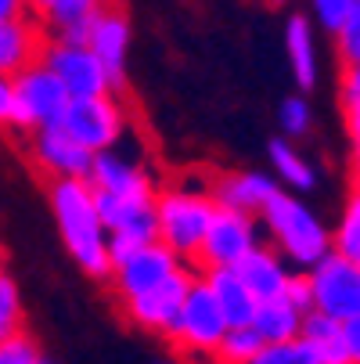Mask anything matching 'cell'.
<instances>
[{"instance_id":"6da1fadb","label":"cell","mask_w":360,"mask_h":364,"mask_svg":"<svg viewBox=\"0 0 360 364\" xmlns=\"http://www.w3.org/2000/svg\"><path fill=\"white\" fill-rule=\"evenodd\" d=\"M50 213H55L58 235L76 259V267L94 278L109 282L112 278V252H109V228L97 213V198L87 177H62L50 181L47 188Z\"/></svg>"},{"instance_id":"7a4b0ae2","label":"cell","mask_w":360,"mask_h":364,"mask_svg":"<svg viewBox=\"0 0 360 364\" xmlns=\"http://www.w3.org/2000/svg\"><path fill=\"white\" fill-rule=\"evenodd\" d=\"M260 220L267 228V235L274 238V249L292 259L295 267L310 271L317 259L332 249V235L328 228L306 210L299 198H292L288 191H278L263 210H260Z\"/></svg>"},{"instance_id":"3957f363","label":"cell","mask_w":360,"mask_h":364,"mask_svg":"<svg viewBox=\"0 0 360 364\" xmlns=\"http://www.w3.org/2000/svg\"><path fill=\"white\" fill-rule=\"evenodd\" d=\"M156 213H159V242L170 245L184 264L195 267L202 238L217 213L213 195L198 188H184V184H170L156 191Z\"/></svg>"},{"instance_id":"277c9868","label":"cell","mask_w":360,"mask_h":364,"mask_svg":"<svg viewBox=\"0 0 360 364\" xmlns=\"http://www.w3.org/2000/svg\"><path fill=\"white\" fill-rule=\"evenodd\" d=\"M227 318H224V310L213 296V289L205 285L202 274H195L180 310H177V318L173 325L166 328V343L177 350V353H195V350H217L220 336L227 332Z\"/></svg>"},{"instance_id":"5b68a950","label":"cell","mask_w":360,"mask_h":364,"mask_svg":"<svg viewBox=\"0 0 360 364\" xmlns=\"http://www.w3.org/2000/svg\"><path fill=\"white\" fill-rule=\"evenodd\" d=\"M15 90H18V116H15V130L18 134H33L40 127L62 123L69 101H72L65 83L43 62H33L29 69H22L15 76Z\"/></svg>"},{"instance_id":"8992f818","label":"cell","mask_w":360,"mask_h":364,"mask_svg":"<svg viewBox=\"0 0 360 364\" xmlns=\"http://www.w3.org/2000/svg\"><path fill=\"white\" fill-rule=\"evenodd\" d=\"M62 127L90 151L116 148L126 134V109L119 101V90L94 94V97H72L62 116Z\"/></svg>"},{"instance_id":"52a82bcc","label":"cell","mask_w":360,"mask_h":364,"mask_svg":"<svg viewBox=\"0 0 360 364\" xmlns=\"http://www.w3.org/2000/svg\"><path fill=\"white\" fill-rule=\"evenodd\" d=\"M256 245H260V224H256V213L217 205V213L209 220V231H205V238H202L195 271H205V267H238Z\"/></svg>"},{"instance_id":"ba28073f","label":"cell","mask_w":360,"mask_h":364,"mask_svg":"<svg viewBox=\"0 0 360 364\" xmlns=\"http://www.w3.org/2000/svg\"><path fill=\"white\" fill-rule=\"evenodd\" d=\"M40 62L65 83V90L72 97H94V94L119 90L112 73L105 69V62H101L87 43H65V40L47 36Z\"/></svg>"},{"instance_id":"9c48e42d","label":"cell","mask_w":360,"mask_h":364,"mask_svg":"<svg viewBox=\"0 0 360 364\" xmlns=\"http://www.w3.org/2000/svg\"><path fill=\"white\" fill-rule=\"evenodd\" d=\"M306 274H310V285H314L317 310H324V314L339 321L360 314V264H353L339 249H328Z\"/></svg>"},{"instance_id":"30bf717a","label":"cell","mask_w":360,"mask_h":364,"mask_svg":"<svg viewBox=\"0 0 360 364\" xmlns=\"http://www.w3.org/2000/svg\"><path fill=\"white\" fill-rule=\"evenodd\" d=\"M195 274H198V271H195L191 264H184V267L173 271L166 282H159V285H151V289H144V292L123 299V303H119L123 318H126L133 328H141V332L166 336V328L173 325V318H177V310H180V303H184V296H187Z\"/></svg>"},{"instance_id":"8fae6325","label":"cell","mask_w":360,"mask_h":364,"mask_svg":"<svg viewBox=\"0 0 360 364\" xmlns=\"http://www.w3.org/2000/svg\"><path fill=\"white\" fill-rule=\"evenodd\" d=\"M180 267H184V259H180L170 245H163V242H144V245H137L133 252H126L123 259H116V264H112L109 285H112L116 303H123V299H130V296H137V292H144V289H151V285L166 282V278H170L173 271H180Z\"/></svg>"},{"instance_id":"7c38bea8","label":"cell","mask_w":360,"mask_h":364,"mask_svg":"<svg viewBox=\"0 0 360 364\" xmlns=\"http://www.w3.org/2000/svg\"><path fill=\"white\" fill-rule=\"evenodd\" d=\"M29 159L43 177L62 181V177H87L94 151L83 148L62 123H55V127H40L29 134Z\"/></svg>"},{"instance_id":"4fadbf2b","label":"cell","mask_w":360,"mask_h":364,"mask_svg":"<svg viewBox=\"0 0 360 364\" xmlns=\"http://www.w3.org/2000/svg\"><path fill=\"white\" fill-rule=\"evenodd\" d=\"M130 15L119 0L105 4L101 11L90 15V33H87V47L105 62V69L112 73L116 87L123 90L126 83V50H130Z\"/></svg>"},{"instance_id":"5bb4252c","label":"cell","mask_w":360,"mask_h":364,"mask_svg":"<svg viewBox=\"0 0 360 364\" xmlns=\"http://www.w3.org/2000/svg\"><path fill=\"white\" fill-rule=\"evenodd\" d=\"M90 188L94 191H112V195H126V198H137V195H156V181L151 173L137 163V159H126L116 148H105V151H94V163H90V173H87Z\"/></svg>"},{"instance_id":"9a60e30c","label":"cell","mask_w":360,"mask_h":364,"mask_svg":"<svg viewBox=\"0 0 360 364\" xmlns=\"http://www.w3.org/2000/svg\"><path fill=\"white\" fill-rule=\"evenodd\" d=\"M47 43V29L36 15H18L0 22V73L18 76L33 62H40Z\"/></svg>"},{"instance_id":"2e32d148","label":"cell","mask_w":360,"mask_h":364,"mask_svg":"<svg viewBox=\"0 0 360 364\" xmlns=\"http://www.w3.org/2000/svg\"><path fill=\"white\" fill-rule=\"evenodd\" d=\"M281 188L267 177V173H256V170H231V173H217L209 181V195L217 205H227V210H245L256 213L278 195Z\"/></svg>"},{"instance_id":"e0dca14e","label":"cell","mask_w":360,"mask_h":364,"mask_svg":"<svg viewBox=\"0 0 360 364\" xmlns=\"http://www.w3.org/2000/svg\"><path fill=\"white\" fill-rule=\"evenodd\" d=\"M198 274L205 278V285L213 289L227 325H252V314H256V303L260 299L252 296V289L245 285L238 267H205Z\"/></svg>"},{"instance_id":"ac0fdd59","label":"cell","mask_w":360,"mask_h":364,"mask_svg":"<svg viewBox=\"0 0 360 364\" xmlns=\"http://www.w3.org/2000/svg\"><path fill=\"white\" fill-rule=\"evenodd\" d=\"M238 271H241V278H245V285L252 289V296L256 299H274V296H281L285 292V282H288V264H285V256L274 249V245H256L241 264H238Z\"/></svg>"},{"instance_id":"d6986e66","label":"cell","mask_w":360,"mask_h":364,"mask_svg":"<svg viewBox=\"0 0 360 364\" xmlns=\"http://www.w3.org/2000/svg\"><path fill=\"white\" fill-rule=\"evenodd\" d=\"M285 50L295 73V83L310 90L317 83V47H314V22L306 15H292L285 26Z\"/></svg>"},{"instance_id":"ffe728a7","label":"cell","mask_w":360,"mask_h":364,"mask_svg":"<svg viewBox=\"0 0 360 364\" xmlns=\"http://www.w3.org/2000/svg\"><path fill=\"white\" fill-rule=\"evenodd\" d=\"M252 328L263 336V343H285V339H295L299 328H302V310L292 306L285 296L260 299V303H256V314H252Z\"/></svg>"},{"instance_id":"44dd1931","label":"cell","mask_w":360,"mask_h":364,"mask_svg":"<svg viewBox=\"0 0 360 364\" xmlns=\"http://www.w3.org/2000/svg\"><path fill=\"white\" fill-rule=\"evenodd\" d=\"M271 159H274V170L278 177L288 184V188H299V191H314L317 188V170L306 155L288 141V137H278L271 141Z\"/></svg>"},{"instance_id":"7402d4cb","label":"cell","mask_w":360,"mask_h":364,"mask_svg":"<svg viewBox=\"0 0 360 364\" xmlns=\"http://www.w3.org/2000/svg\"><path fill=\"white\" fill-rule=\"evenodd\" d=\"M263 346V336L252 325H231L217 343V364H249Z\"/></svg>"},{"instance_id":"603a6c76","label":"cell","mask_w":360,"mask_h":364,"mask_svg":"<svg viewBox=\"0 0 360 364\" xmlns=\"http://www.w3.org/2000/svg\"><path fill=\"white\" fill-rule=\"evenodd\" d=\"M105 4H112V0H50V4H47L36 18L43 22V29H47V36H50V33H58V29H65V26H72V22L90 18L94 11H101Z\"/></svg>"},{"instance_id":"cb8c5ba5","label":"cell","mask_w":360,"mask_h":364,"mask_svg":"<svg viewBox=\"0 0 360 364\" xmlns=\"http://www.w3.org/2000/svg\"><path fill=\"white\" fill-rule=\"evenodd\" d=\"M332 249H339L353 264H360V191H349L342 205V217L332 231Z\"/></svg>"},{"instance_id":"d4e9b609","label":"cell","mask_w":360,"mask_h":364,"mask_svg":"<svg viewBox=\"0 0 360 364\" xmlns=\"http://www.w3.org/2000/svg\"><path fill=\"white\" fill-rule=\"evenodd\" d=\"M26 332V310H22V292L11 274H0V343Z\"/></svg>"},{"instance_id":"484cf974","label":"cell","mask_w":360,"mask_h":364,"mask_svg":"<svg viewBox=\"0 0 360 364\" xmlns=\"http://www.w3.org/2000/svg\"><path fill=\"white\" fill-rule=\"evenodd\" d=\"M249 364H317V357H314L310 343L302 336H295V339H285V343H263L260 353Z\"/></svg>"},{"instance_id":"4316f807","label":"cell","mask_w":360,"mask_h":364,"mask_svg":"<svg viewBox=\"0 0 360 364\" xmlns=\"http://www.w3.org/2000/svg\"><path fill=\"white\" fill-rule=\"evenodd\" d=\"M335 50L342 65H360V0L349 11V18L335 29Z\"/></svg>"},{"instance_id":"83f0119b","label":"cell","mask_w":360,"mask_h":364,"mask_svg":"<svg viewBox=\"0 0 360 364\" xmlns=\"http://www.w3.org/2000/svg\"><path fill=\"white\" fill-rule=\"evenodd\" d=\"M40 360H43V350L29 332H18L0 343V364H40Z\"/></svg>"},{"instance_id":"f1b7e54d","label":"cell","mask_w":360,"mask_h":364,"mask_svg":"<svg viewBox=\"0 0 360 364\" xmlns=\"http://www.w3.org/2000/svg\"><path fill=\"white\" fill-rule=\"evenodd\" d=\"M278 123L285 130V137H302L310 130V105L295 94V97H285L281 109H278Z\"/></svg>"},{"instance_id":"f546056e","label":"cell","mask_w":360,"mask_h":364,"mask_svg":"<svg viewBox=\"0 0 360 364\" xmlns=\"http://www.w3.org/2000/svg\"><path fill=\"white\" fill-rule=\"evenodd\" d=\"M310 8H314V22L335 36V29L349 18V11L356 8V0H310Z\"/></svg>"},{"instance_id":"4dcf8cb0","label":"cell","mask_w":360,"mask_h":364,"mask_svg":"<svg viewBox=\"0 0 360 364\" xmlns=\"http://www.w3.org/2000/svg\"><path fill=\"white\" fill-rule=\"evenodd\" d=\"M281 296L306 314V310L314 306V285H310V274H288V282H285V292H281Z\"/></svg>"},{"instance_id":"1f68e13d","label":"cell","mask_w":360,"mask_h":364,"mask_svg":"<svg viewBox=\"0 0 360 364\" xmlns=\"http://www.w3.org/2000/svg\"><path fill=\"white\" fill-rule=\"evenodd\" d=\"M15 116H18V90H15V76L0 73V127L15 130Z\"/></svg>"},{"instance_id":"d6a6232c","label":"cell","mask_w":360,"mask_h":364,"mask_svg":"<svg viewBox=\"0 0 360 364\" xmlns=\"http://www.w3.org/2000/svg\"><path fill=\"white\" fill-rule=\"evenodd\" d=\"M339 101H342V105H349V101H360V65H342Z\"/></svg>"},{"instance_id":"836d02e7","label":"cell","mask_w":360,"mask_h":364,"mask_svg":"<svg viewBox=\"0 0 360 364\" xmlns=\"http://www.w3.org/2000/svg\"><path fill=\"white\" fill-rule=\"evenodd\" d=\"M342 343L349 350V364H360V314L342 321Z\"/></svg>"},{"instance_id":"e575fe53","label":"cell","mask_w":360,"mask_h":364,"mask_svg":"<svg viewBox=\"0 0 360 364\" xmlns=\"http://www.w3.org/2000/svg\"><path fill=\"white\" fill-rule=\"evenodd\" d=\"M342 123H346V134L349 137H360V101L342 105Z\"/></svg>"},{"instance_id":"d590c367","label":"cell","mask_w":360,"mask_h":364,"mask_svg":"<svg viewBox=\"0 0 360 364\" xmlns=\"http://www.w3.org/2000/svg\"><path fill=\"white\" fill-rule=\"evenodd\" d=\"M18 15H33L29 0H0V22H4V18H18Z\"/></svg>"},{"instance_id":"8d00e7d4","label":"cell","mask_w":360,"mask_h":364,"mask_svg":"<svg viewBox=\"0 0 360 364\" xmlns=\"http://www.w3.org/2000/svg\"><path fill=\"white\" fill-rule=\"evenodd\" d=\"M349 191H360V163H349Z\"/></svg>"},{"instance_id":"74e56055","label":"cell","mask_w":360,"mask_h":364,"mask_svg":"<svg viewBox=\"0 0 360 364\" xmlns=\"http://www.w3.org/2000/svg\"><path fill=\"white\" fill-rule=\"evenodd\" d=\"M47 4H50V0H29V8H33V15H40V11H43Z\"/></svg>"},{"instance_id":"f35d334b","label":"cell","mask_w":360,"mask_h":364,"mask_svg":"<svg viewBox=\"0 0 360 364\" xmlns=\"http://www.w3.org/2000/svg\"><path fill=\"white\" fill-rule=\"evenodd\" d=\"M0 274H8V256H4V245H0Z\"/></svg>"},{"instance_id":"ab89813d","label":"cell","mask_w":360,"mask_h":364,"mask_svg":"<svg viewBox=\"0 0 360 364\" xmlns=\"http://www.w3.org/2000/svg\"><path fill=\"white\" fill-rule=\"evenodd\" d=\"M267 4H271V8H285V4H288V0H267Z\"/></svg>"},{"instance_id":"60d3db41","label":"cell","mask_w":360,"mask_h":364,"mask_svg":"<svg viewBox=\"0 0 360 364\" xmlns=\"http://www.w3.org/2000/svg\"><path fill=\"white\" fill-rule=\"evenodd\" d=\"M156 364H180V360H156Z\"/></svg>"},{"instance_id":"b9f144b4","label":"cell","mask_w":360,"mask_h":364,"mask_svg":"<svg viewBox=\"0 0 360 364\" xmlns=\"http://www.w3.org/2000/svg\"><path fill=\"white\" fill-rule=\"evenodd\" d=\"M40 364H55V360H47V357H43V360H40Z\"/></svg>"}]
</instances>
